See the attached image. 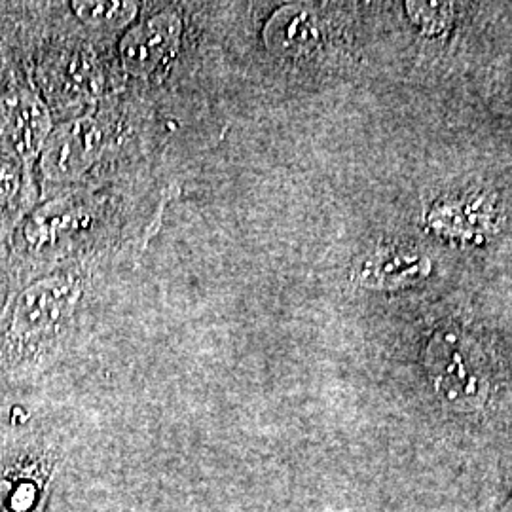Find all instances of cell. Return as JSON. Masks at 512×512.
<instances>
[{
  "label": "cell",
  "mask_w": 512,
  "mask_h": 512,
  "mask_svg": "<svg viewBox=\"0 0 512 512\" xmlns=\"http://www.w3.org/2000/svg\"><path fill=\"white\" fill-rule=\"evenodd\" d=\"M21 186V171L18 162L0 156V209L18 196Z\"/></svg>",
  "instance_id": "13"
},
{
  "label": "cell",
  "mask_w": 512,
  "mask_h": 512,
  "mask_svg": "<svg viewBox=\"0 0 512 512\" xmlns=\"http://www.w3.org/2000/svg\"><path fill=\"white\" fill-rule=\"evenodd\" d=\"M44 492L35 478L0 484V512H42Z\"/></svg>",
  "instance_id": "11"
},
{
  "label": "cell",
  "mask_w": 512,
  "mask_h": 512,
  "mask_svg": "<svg viewBox=\"0 0 512 512\" xmlns=\"http://www.w3.org/2000/svg\"><path fill=\"white\" fill-rule=\"evenodd\" d=\"M86 275L61 272L27 287L12 304L0 330V361L37 351L67 329L82 298Z\"/></svg>",
  "instance_id": "2"
},
{
  "label": "cell",
  "mask_w": 512,
  "mask_h": 512,
  "mask_svg": "<svg viewBox=\"0 0 512 512\" xmlns=\"http://www.w3.org/2000/svg\"><path fill=\"white\" fill-rule=\"evenodd\" d=\"M2 126L19 158L33 160L52 133V118L37 93L19 88L4 97Z\"/></svg>",
  "instance_id": "6"
},
{
  "label": "cell",
  "mask_w": 512,
  "mask_h": 512,
  "mask_svg": "<svg viewBox=\"0 0 512 512\" xmlns=\"http://www.w3.org/2000/svg\"><path fill=\"white\" fill-rule=\"evenodd\" d=\"M319 19L306 8L287 6L270 19L264 37L266 46L275 55L287 59H304L321 44Z\"/></svg>",
  "instance_id": "7"
},
{
  "label": "cell",
  "mask_w": 512,
  "mask_h": 512,
  "mask_svg": "<svg viewBox=\"0 0 512 512\" xmlns=\"http://www.w3.org/2000/svg\"><path fill=\"white\" fill-rule=\"evenodd\" d=\"M357 272L361 283L368 287H397L427 275L429 262L423 256L408 255L401 249L378 247L366 256Z\"/></svg>",
  "instance_id": "8"
},
{
  "label": "cell",
  "mask_w": 512,
  "mask_h": 512,
  "mask_svg": "<svg viewBox=\"0 0 512 512\" xmlns=\"http://www.w3.org/2000/svg\"><path fill=\"white\" fill-rule=\"evenodd\" d=\"M114 109L82 114L50 133L40 152L42 175L50 184L82 183L120 143V118Z\"/></svg>",
  "instance_id": "4"
},
{
  "label": "cell",
  "mask_w": 512,
  "mask_h": 512,
  "mask_svg": "<svg viewBox=\"0 0 512 512\" xmlns=\"http://www.w3.org/2000/svg\"><path fill=\"white\" fill-rule=\"evenodd\" d=\"M54 82L55 92L63 97H80V101H84L86 97L101 93V65L97 63L92 50L78 48L57 63Z\"/></svg>",
  "instance_id": "9"
},
{
  "label": "cell",
  "mask_w": 512,
  "mask_h": 512,
  "mask_svg": "<svg viewBox=\"0 0 512 512\" xmlns=\"http://www.w3.org/2000/svg\"><path fill=\"white\" fill-rule=\"evenodd\" d=\"M425 368L440 401L458 412H476L490 397L482 349L456 325L435 330L425 349Z\"/></svg>",
  "instance_id": "3"
},
{
  "label": "cell",
  "mask_w": 512,
  "mask_h": 512,
  "mask_svg": "<svg viewBox=\"0 0 512 512\" xmlns=\"http://www.w3.org/2000/svg\"><path fill=\"white\" fill-rule=\"evenodd\" d=\"M183 35V19L173 8L131 27L122 40L124 69L135 78H152L175 59Z\"/></svg>",
  "instance_id": "5"
},
{
  "label": "cell",
  "mask_w": 512,
  "mask_h": 512,
  "mask_svg": "<svg viewBox=\"0 0 512 512\" xmlns=\"http://www.w3.org/2000/svg\"><path fill=\"white\" fill-rule=\"evenodd\" d=\"M406 6H408V16L414 21V25L427 35H439L448 27L450 19L454 18L450 4L408 2Z\"/></svg>",
  "instance_id": "12"
},
{
  "label": "cell",
  "mask_w": 512,
  "mask_h": 512,
  "mask_svg": "<svg viewBox=\"0 0 512 512\" xmlns=\"http://www.w3.org/2000/svg\"><path fill=\"white\" fill-rule=\"evenodd\" d=\"M122 207L105 194H65L27 220L21 245L37 260L88 258L122 234Z\"/></svg>",
  "instance_id": "1"
},
{
  "label": "cell",
  "mask_w": 512,
  "mask_h": 512,
  "mask_svg": "<svg viewBox=\"0 0 512 512\" xmlns=\"http://www.w3.org/2000/svg\"><path fill=\"white\" fill-rule=\"evenodd\" d=\"M73 12L97 33H114L137 16L135 2H73Z\"/></svg>",
  "instance_id": "10"
}]
</instances>
